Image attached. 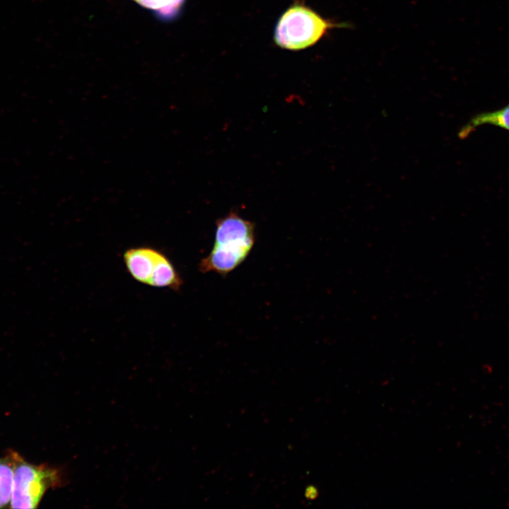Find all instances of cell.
Returning a JSON list of instances; mask_svg holds the SVG:
<instances>
[{
  "label": "cell",
  "instance_id": "cell-1",
  "mask_svg": "<svg viewBox=\"0 0 509 509\" xmlns=\"http://www.w3.org/2000/svg\"><path fill=\"white\" fill-rule=\"evenodd\" d=\"M255 224L230 211L216 221L213 246L199 264L202 273L226 275L247 258L255 241Z\"/></svg>",
  "mask_w": 509,
  "mask_h": 509
},
{
  "label": "cell",
  "instance_id": "cell-2",
  "mask_svg": "<svg viewBox=\"0 0 509 509\" xmlns=\"http://www.w3.org/2000/svg\"><path fill=\"white\" fill-rule=\"evenodd\" d=\"M337 25L300 3L291 5L280 17L274 39L281 48L300 50L317 43Z\"/></svg>",
  "mask_w": 509,
  "mask_h": 509
},
{
  "label": "cell",
  "instance_id": "cell-3",
  "mask_svg": "<svg viewBox=\"0 0 509 509\" xmlns=\"http://www.w3.org/2000/svg\"><path fill=\"white\" fill-rule=\"evenodd\" d=\"M14 472L10 507L35 508L45 492L61 481L59 472L45 464L36 465L25 461L13 452Z\"/></svg>",
  "mask_w": 509,
  "mask_h": 509
},
{
  "label": "cell",
  "instance_id": "cell-4",
  "mask_svg": "<svg viewBox=\"0 0 509 509\" xmlns=\"http://www.w3.org/2000/svg\"><path fill=\"white\" fill-rule=\"evenodd\" d=\"M163 255L151 247H135L124 252V261L128 271L136 281L148 285Z\"/></svg>",
  "mask_w": 509,
  "mask_h": 509
},
{
  "label": "cell",
  "instance_id": "cell-5",
  "mask_svg": "<svg viewBox=\"0 0 509 509\" xmlns=\"http://www.w3.org/2000/svg\"><path fill=\"white\" fill-rule=\"evenodd\" d=\"M484 124L496 126L509 131V103L493 111L474 115L459 131L458 137L464 139L475 129Z\"/></svg>",
  "mask_w": 509,
  "mask_h": 509
},
{
  "label": "cell",
  "instance_id": "cell-6",
  "mask_svg": "<svg viewBox=\"0 0 509 509\" xmlns=\"http://www.w3.org/2000/svg\"><path fill=\"white\" fill-rule=\"evenodd\" d=\"M183 281L173 264L164 254L160 259L150 280L149 286L168 288L174 291L180 289Z\"/></svg>",
  "mask_w": 509,
  "mask_h": 509
},
{
  "label": "cell",
  "instance_id": "cell-7",
  "mask_svg": "<svg viewBox=\"0 0 509 509\" xmlns=\"http://www.w3.org/2000/svg\"><path fill=\"white\" fill-rule=\"evenodd\" d=\"M14 472L13 451L0 457V508L10 503Z\"/></svg>",
  "mask_w": 509,
  "mask_h": 509
},
{
  "label": "cell",
  "instance_id": "cell-8",
  "mask_svg": "<svg viewBox=\"0 0 509 509\" xmlns=\"http://www.w3.org/2000/svg\"><path fill=\"white\" fill-rule=\"evenodd\" d=\"M143 7L153 11L167 4L166 0H136Z\"/></svg>",
  "mask_w": 509,
  "mask_h": 509
},
{
  "label": "cell",
  "instance_id": "cell-9",
  "mask_svg": "<svg viewBox=\"0 0 509 509\" xmlns=\"http://www.w3.org/2000/svg\"><path fill=\"white\" fill-rule=\"evenodd\" d=\"M305 494H306V496L308 497V498L313 499V498H316V496H317V491L315 487L311 486V487L308 488V489L306 490Z\"/></svg>",
  "mask_w": 509,
  "mask_h": 509
}]
</instances>
